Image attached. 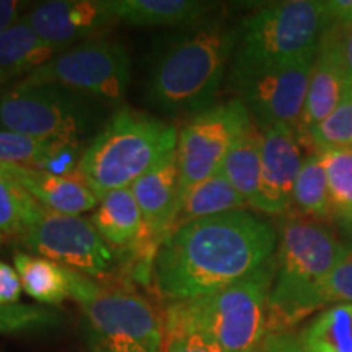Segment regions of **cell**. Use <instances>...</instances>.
Returning <instances> with one entry per match:
<instances>
[{"mask_svg": "<svg viewBox=\"0 0 352 352\" xmlns=\"http://www.w3.org/2000/svg\"><path fill=\"white\" fill-rule=\"evenodd\" d=\"M277 232L246 209L210 215L171 232L153 256L157 290L171 302L217 292L270 263Z\"/></svg>", "mask_w": 352, "mask_h": 352, "instance_id": "cell-1", "label": "cell"}, {"mask_svg": "<svg viewBox=\"0 0 352 352\" xmlns=\"http://www.w3.org/2000/svg\"><path fill=\"white\" fill-rule=\"evenodd\" d=\"M347 250L331 228L314 219L298 215L280 223L267 298V333H289L321 308V285Z\"/></svg>", "mask_w": 352, "mask_h": 352, "instance_id": "cell-2", "label": "cell"}, {"mask_svg": "<svg viewBox=\"0 0 352 352\" xmlns=\"http://www.w3.org/2000/svg\"><path fill=\"white\" fill-rule=\"evenodd\" d=\"M235 50V30L204 19L171 39L153 64L147 100L168 113H199L210 107Z\"/></svg>", "mask_w": 352, "mask_h": 352, "instance_id": "cell-3", "label": "cell"}, {"mask_svg": "<svg viewBox=\"0 0 352 352\" xmlns=\"http://www.w3.org/2000/svg\"><path fill=\"white\" fill-rule=\"evenodd\" d=\"M178 131L147 113L121 108L87 144L76 176L101 199L114 189L129 188L170 152Z\"/></svg>", "mask_w": 352, "mask_h": 352, "instance_id": "cell-4", "label": "cell"}, {"mask_svg": "<svg viewBox=\"0 0 352 352\" xmlns=\"http://www.w3.org/2000/svg\"><path fill=\"white\" fill-rule=\"evenodd\" d=\"M274 279V258L253 274L217 292L170 302L164 334L197 331L223 352H253L267 333V298Z\"/></svg>", "mask_w": 352, "mask_h": 352, "instance_id": "cell-5", "label": "cell"}, {"mask_svg": "<svg viewBox=\"0 0 352 352\" xmlns=\"http://www.w3.org/2000/svg\"><path fill=\"white\" fill-rule=\"evenodd\" d=\"M328 26L324 2L285 0L259 8L235 28L232 78L316 51Z\"/></svg>", "mask_w": 352, "mask_h": 352, "instance_id": "cell-6", "label": "cell"}, {"mask_svg": "<svg viewBox=\"0 0 352 352\" xmlns=\"http://www.w3.org/2000/svg\"><path fill=\"white\" fill-rule=\"evenodd\" d=\"M108 104L56 83L16 82L0 94V131L87 147Z\"/></svg>", "mask_w": 352, "mask_h": 352, "instance_id": "cell-7", "label": "cell"}, {"mask_svg": "<svg viewBox=\"0 0 352 352\" xmlns=\"http://www.w3.org/2000/svg\"><path fill=\"white\" fill-rule=\"evenodd\" d=\"M70 298L80 305L91 352H162L164 323L138 294L101 287L70 270Z\"/></svg>", "mask_w": 352, "mask_h": 352, "instance_id": "cell-8", "label": "cell"}, {"mask_svg": "<svg viewBox=\"0 0 352 352\" xmlns=\"http://www.w3.org/2000/svg\"><path fill=\"white\" fill-rule=\"evenodd\" d=\"M56 83L114 107L124 100L131 82V57L120 43L98 38L60 51L43 67L21 78Z\"/></svg>", "mask_w": 352, "mask_h": 352, "instance_id": "cell-9", "label": "cell"}, {"mask_svg": "<svg viewBox=\"0 0 352 352\" xmlns=\"http://www.w3.org/2000/svg\"><path fill=\"white\" fill-rule=\"evenodd\" d=\"M253 120L239 98L210 104L192 114L182 127L176 144L179 168V197L188 189L222 171L233 144L248 129Z\"/></svg>", "mask_w": 352, "mask_h": 352, "instance_id": "cell-10", "label": "cell"}, {"mask_svg": "<svg viewBox=\"0 0 352 352\" xmlns=\"http://www.w3.org/2000/svg\"><path fill=\"white\" fill-rule=\"evenodd\" d=\"M19 240L38 256L85 276H103L114 263L111 246L90 219L52 212L43 206L34 210Z\"/></svg>", "mask_w": 352, "mask_h": 352, "instance_id": "cell-11", "label": "cell"}, {"mask_svg": "<svg viewBox=\"0 0 352 352\" xmlns=\"http://www.w3.org/2000/svg\"><path fill=\"white\" fill-rule=\"evenodd\" d=\"M318 50L290 63L232 78L239 100L259 129L284 124L297 131Z\"/></svg>", "mask_w": 352, "mask_h": 352, "instance_id": "cell-12", "label": "cell"}, {"mask_svg": "<svg viewBox=\"0 0 352 352\" xmlns=\"http://www.w3.org/2000/svg\"><path fill=\"white\" fill-rule=\"evenodd\" d=\"M23 16L39 38L59 51L98 39L118 21L109 0H50Z\"/></svg>", "mask_w": 352, "mask_h": 352, "instance_id": "cell-13", "label": "cell"}, {"mask_svg": "<svg viewBox=\"0 0 352 352\" xmlns=\"http://www.w3.org/2000/svg\"><path fill=\"white\" fill-rule=\"evenodd\" d=\"M263 132L261 178L256 210L284 215L292 210V196L303 157L302 144L292 127L277 124Z\"/></svg>", "mask_w": 352, "mask_h": 352, "instance_id": "cell-14", "label": "cell"}, {"mask_svg": "<svg viewBox=\"0 0 352 352\" xmlns=\"http://www.w3.org/2000/svg\"><path fill=\"white\" fill-rule=\"evenodd\" d=\"M351 82L352 76L342 56L340 33L336 26L329 25L320 39L318 54L308 82L303 113L296 131L300 144L307 145L311 129L328 118L340 104Z\"/></svg>", "mask_w": 352, "mask_h": 352, "instance_id": "cell-15", "label": "cell"}, {"mask_svg": "<svg viewBox=\"0 0 352 352\" xmlns=\"http://www.w3.org/2000/svg\"><path fill=\"white\" fill-rule=\"evenodd\" d=\"M131 191L142 214L147 240L162 243L170 230V223L178 208L179 168L176 151L131 184Z\"/></svg>", "mask_w": 352, "mask_h": 352, "instance_id": "cell-16", "label": "cell"}, {"mask_svg": "<svg viewBox=\"0 0 352 352\" xmlns=\"http://www.w3.org/2000/svg\"><path fill=\"white\" fill-rule=\"evenodd\" d=\"M0 170L44 209L59 214L78 215L95 210L98 196L76 175H54L15 165H0Z\"/></svg>", "mask_w": 352, "mask_h": 352, "instance_id": "cell-17", "label": "cell"}, {"mask_svg": "<svg viewBox=\"0 0 352 352\" xmlns=\"http://www.w3.org/2000/svg\"><path fill=\"white\" fill-rule=\"evenodd\" d=\"M85 148L0 131V165L25 166L54 175H76Z\"/></svg>", "mask_w": 352, "mask_h": 352, "instance_id": "cell-18", "label": "cell"}, {"mask_svg": "<svg viewBox=\"0 0 352 352\" xmlns=\"http://www.w3.org/2000/svg\"><path fill=\"white\" fill-rule=\"evenodd\" d=\"M118 21L132 26H191L214 10L201 0H109Z\"/></svg>", "mask_w": 352, "mask_h": 352, "instance_id": "cell-19", "label": "cell"}, {"mask_svg": "<svg viewBox=\"0 0 352 352\" xmlns=\"http://www.w3.org/2000/svg\"><path fill=\"white\" fill-rule=\"evenodd\" d=\"M59 50L51 46L26 21L25 16L0 33V82L7 83L47 64Z\"/></svg>", "mask_w": 352, "mask_h": 352, "instance_id": "cell-20", "label": "cell"}, {"mask_svg": "<svg viewBox=\"0 0 352 352\" xmlns=\"http://www.w3.org/2000/svg\"><path fill=\"white\" fill-rule=\"evenodd\" d=\"M90 220L108 245L127 246L147 240L142 214L131 188L104 195Z\"/></svg>", "mask_w": 352, "mask_h": 352, "instance_id": "cell-21", "label": "cell"}, {"mask_svg": "<svg viewBox=\"0 0 352 352\" xmlns=\"http://www.w3.org/2000/svg\"><path fill=\"white\" fill-rule=\"evenodd\" d=\"M246 208H248V204L243 197L236 192V189L220 171L212 178L188 189L186 195L178 202V208H176L173 220L170 223L168 235L171 232L195 222V220Z\"/></svg>", "mask_w": 352, "mask_h": 352, "instance_id": "cell-22", "label": "cell"}, {"mask_svg": "<svg viewBox=\"0 0 352 352\" xmlns=\"http://www.w3.org/2000/svg\"><path fill=\"white\" fill-rule=\"evenodd\" d=\"M13 267L19 272L21 287L36 302L60 305L70 298V267L28 253H16Z\"/></svg>", "mask_w": 352, "mask_h": 352, "instance_id": "cell-23", "label": "cell"}, {"mask_svg": "<svg viewBox=\"0 0 352 352\" xmlns=\"http://www.w3.org/2000/svg\"><path fill=\"white\" fill-rule=\"evenodd\" d=\"M263 132L252 122L233 144L232 151L223 162L222 173L236 192L243 197L248 208L256 209L261 178Z\"/></svg>", "mask_w": 352, "mask_h": 352, "instance_id": "cell-24", "label": "cell"}, {"mask_svg": "<svg viewBox=\"0 0 352 352\" xmlns=\"http://www.w3.org/2000/svg\"><path fill=\"white\" fill-rule=\"evenodd\" d=\"M303 352H352V303L327 307L298 336Z\"/></svg>", "mask_w": 352, "mask_h": 352, "instance_id": "cell-25", "label": "cell"}, {"mask_svg": "<svg viewBox=\"0 0 352 352\" xmlns=\"http://www.w3.org/2000/svg\"><path fill=\"white\" fill-rule=\"evenodd\" d=\"M292 208L303 217L316 222H331V196H329L328 176L318 152H310L303 158L300 173L294 188Z\"/></svg>", "mask_w": 352, "mask_h": 352, "instance_id": "cell-26", "label": "cell"}, {"mask_svg": "<svg viewBox=\"0 0 352 352\" xmlns=\"http://www.w3.org/2000/svg\"><path fill=\"white\" fill-rule=\"evenodd\" d=\"M316 152L327 170L333 222H336L352 240V148Z\"/></svg>", "mask_w": 352, "mask_h": 352, "instance_id": "cell-27", "label": "cell"}, {"mask_svg": "<svg viewBox=\"0 0 352 352\" xmlns=\"http://www.w3.org/2000/svg\"><path fill=\"white\" fill-rule=\"evenodd\" d=\"M307 147L316 151L352 148V82L336 108L308 134Z\"/></svg>", "mask_w": 352, "mask_h": 352, "instance_id": "cell-28", "label": "cell"}, {"mask_svg": "<svg viewBox=\"0 0 352 352\" xmlns=\"http://www.w3.org/2000/svg\"><path fill=\"white\" fill-rule=\"evenodd\" d=\"M38 202L0 170V233L19 236L38 208Z\"/></svg>", "mask_w": 352, "mask_h": 352, "instance_id": "cell-29", "label": "cell"}, {"mask_svg": "<svg viewBox=\"0 0 352 352\" xmlns=\"http://www.w3.org/2000/svg\"><path fill=\"white\" fill-rule=\"evenodd\" d=\"M59 321L60 316L46 307L19 305V303L0 307V334L50 328Z\"/></svg>", "mask_w": 352, "mask_h": 352, "instance_id": "cell-30", "label": "cell"}, {"mask_svg": "<svg viewBox=\"0 0 352 352\" xmlns=\"http://www.w3.org/2000/svg\"><path fill=\"white\" fill-rule=\"evenodd\" d=\"M318 300L320 307L352 303V246L321 285Z\"/></svg>", "mask_w": 352, "mask_h": 352, "instance_id": "cell-31", "label": "cell"}, {"mask_svg": "<svg viewBox=\"0 0 352 352\" xmlns=\"http://www.w3.org/2000/svg\"><path fill=\"white\" fill-rule=\"evenodd\" d=\"M162 352H223V349L202 333L176 331L164 334Z\"/></svg>", "mask_w": 352, "mask_h": 352, "instance_id": "cell-32", "label": "cell"}, {"mask_svg": "<svg viewBox=\"0 0 352 352\" xmlns=\"http://www.w3.org/2000/svg\"><path fill=\"white\" fill-rule=\"evenodd\" d=\"M21 290L23 287H21L20 276L15 267L0 261V307L15 305L19 302Z\"/></svg>", "mask_w": 352, "mask_h": 352, "instance_id": "cell-33", "label": "cell"}, {"mask_svg": "<svg viewBox=\"0 0 352 352\" xmlns=\"http://www.w3.org/2000/svg\"><path fill=\"white\" fill-rule=\"evenodd\" d=\"M253 352H303L298 338L292 336L290 333H266L264 340L261 341Z\"/></svg>", "mask_w": 352, "mask_h": 352, "instance_id": "cell-34", "label": "cell"}, {"mask_svg": "<svg viewBox=\"0 0 352 352\" xmlns=\"http://www.w3.org/2000/svg\"><path fill=\"white\" fill-rule=\"evenodd\" d=\"M329 25H352V0H327L324 2Z\"/></svg>", "mask_w": 352, "mask_h": 352, "instance_id": "cell-35", "label": "cell"}, {"mask_svg": "<svg viewBox=\"0 0 352 352\" xmlns=\"http://www.w3.org/2000/svg\"><path fill=\"white\" fill-rule=\"evenodd\" d=\"M28 2H20V0H0V33L15 25L26 10Z\"/></svg>", "mask_w": 352, "mask_h": 352, "instance_id": "cell-36", "label": "cell"}, {"mask_svg": "<svg viewBox=\"0 0 352 352\" xmlns=\"http://www.w3.org/2000/svg\"><path fill=\"white\" fill-rule=\"evenodd\" d=\"M334 26H336L338 33H340L342 56H344L346 65H347V69H349V72L352 76V25L351 26L334 25Z\"/></svg>", "mask_w": 352, "mask_h": 352, "instance_id": "cell-37", "label": "cell"}, {"mask_svg": "<svg viewBox=\"0 0 352 352\" xmlns=\"http://www.w3.org/2000/svg\"><path fill=\"white\" fill-rule=\"evenodd\" d=\"M3 239H6V236L2 235V233H0V245H2V241H3Z\"/></svg>", "mask_w": 352, "mask_h": 352, "instance_id": "cell-38", "label": "cell"}, {"mask_svg": "<svg viewBox=\"0 0 352 352\" xmlns=\"http://www.w3.org/2000/svg\"><path fill=\"white\" fill-rule=\"evenodd\" d=\"M0 85H3V83H2V82H0Z\"/></svg>", "mask_w": 352, "mask_h": 352, "instance_id": "cell-39", "label": "cell"}]
</instances>
